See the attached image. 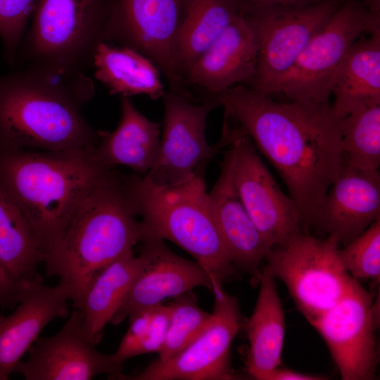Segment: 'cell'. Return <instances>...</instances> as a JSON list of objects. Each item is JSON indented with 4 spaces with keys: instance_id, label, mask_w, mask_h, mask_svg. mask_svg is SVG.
Returning a JSON list of instances; mask_svg holds the SVG:
<instances>
[{
    "instance_id": "cell-1",
    "label": "cell",
    "mask_w": 380,
    "mask_h": 380,
    "mask_svg": "<svg viewBox=\"0 0 380 380\" xmlns=\"http://www.w3.org/2000/svg\"><path fill=\"white\" fill-rule=\"evenodd\" d=\"M284 180L304 232L341 166V120L331 104L279 101L239 84L215 97Z\"/></svg>"
},
{
    "instance_id": "cell-2",
    "label": "cell",
    "mask_w": 380,
    "mask_h": 380,
    "mask_svg": "<svg viewBox=\"0 0 380 380\" xmlns=\"http://www.w3.org/2000/svg\"><path fill=\"white\" fill-rule=\"evenodd\" d=\"M94 91L84 72L25 65L0 75V151L94 148L99 130L81 112Z\"/></svg>"
},
{
    "instance_id": "cell-3",
    "label": "cell",
    "mask_w": 380,
    "mask_h": 380,
    "mask_svg": "<svg viewBox=\"0 0 380 380\" xmlns=\"http://www.w3.org/2000/svg\"><path fill=\"white\" fill-rule=\"evenodd\" d=\"M141 222L127 197L123 174L110 168L78 205L45 255L47 277L68 286L75 308L96 276L140 243Z\"/></svg>"
},
{
    "instance_id": "cell-4",
    "label": "cell",
    "mask_w": 380,
    "mask_h": 380,
    "mask_svg": "<svg viewBox=\"0 0 380 380\" xmlns=\"http://www.w3.org/2000/svg\"><path fill=\"white\" fill-rule=\"evenodd\" d=\"M94 148L0 151V189L27 219L44 258L82 199L112 168L96 160Z\"/></svg>"
},
{
    "instance_id": "cell-5",
    "label": "cell",
    "mask_w": 380,
    "mask_h": 380,
    "mask_svg": "<svg viewBox=\"0 0 380 380\" xmlns=\"http://www.w3.org/2000/svg\"><path fill=\"white\" fill-rule=\"evenodd\" d=\"M123 180L141 224V240L167 239L185 250L208 273L212 293L238 276L218 234L203 175L173 186L153 184L134 172L123 175Z\"/></svg>"
},
{
    "instance_id": "cell-6",
    "label": "cell",
    "mask_w": 380,
    "mask_h": 380,
    "mask_svg": "<svg viewBox=\"0 0 380 380\" xmlns=\"http://www.w3.org/2000/svg\"><path fill=\"white\" fill-rule=\"evenodd\" d=\"M112 1L37 0L15 64L84 72L103 42Z\"/></svg>"
},
{
    "instance_id": "cell-7",
    "label": "cell",
    "mask_w": 380,
    "mask_h": 380,
    "mask_svg": "<svg viewBox=\"0 0 380 380\" xmlns=\"http://www.w3.org/2000/svg\"><path fill=\"white\" fill-rule=\"evenodd\" d=\"M338 242L301 232L273 246L265 267L281 280L298 310L310 323L333 307L354 279L344 268Z\"/></svg>"
},
{
    "instance_id": "cell-8",
    "label": "cell",
    "mask_w": 380,
    "mask_h": 380,
    "mask_svg": "<svg viewBox=\"0 0 380 380\" xmlns=\"http://www.w3.org/2000/svg\"><path fill=\"white\" fill-rule=\"evenodd\" d=\"M380 31V15L362 0H345L298 57L272 97L328 103L337 71L351 46L364 34Z\"/></svg>"
},
{
    "instance_id": "cell-9",
    "label": "cell",
    "mask_w": 380,
    "mask_h": 380,
    "mask_svg": "<svg viewBox=\"0 0 380 380\" xmlns=\"http://www.w3.org/2000/svg\"><path fill=\"white\" fill-rule=\"evenodd\" d=\"M220 141L247 211L272 247L304 232L296 205L279 188L250 138L223 122Z\"/></svg>"
},
{
    "instance_id": "cell-10",
    "label": "cell",
    "mask_w": 380,
    "mask_h": 380,
    "mask_svg": "<svg viewBox=\"0 0 380 380\" xmlns=\"http://www.w3.org/2000/svg\"><path fill=\"white\" fill-rule=\"evenodd\" d=\"M185 0H113L103 42L142 53L159 68L169 91L192 96L176 58L177 37Z\"/></svg>"
},
{
    "instance_id": "cell-11",
    "label": "cell",
    "mask_w": 380,
    "mask_h": 380,
    "mask_svg": "<svg viewBox=\"0 0 380 380\" xmlns=\"http://www.w3.org/2000/svg\"><path fill=\"white\" fill-rule=\"evenodd\" d=\"M344 1L327 0L302 8L243 15L254 29L258 43L255 75L247 87L273 96L308 42Z\"/></svg>"
},
{
    "instance_id": "cell-12",
    "label": "cell",
    "mask_w": 380,
    "mask_h": 380,
    "mask_svg": "<svg viewBox=\"0 0 380 380\" xmlns=\"http://www.w3.org/2000/svg\"><path fill=\"white\" fill-rule=\"evenodd\" d=\"M164 117L158 158L144 175L153 184L173 186L203 175L208 163L221 150L210 146L205 137L207 118L218 105L213 98L197 100L166 91L163 96Z\"/></svg>"
},
{
    "instance_id": "cell-13",
    "label": "cell",
    "mask_w": 380,
    "mask_h": 380,
    "mask_svg": "<svg viewBox=\"0 0 380 380\" xmlns=\"http://www.w3.org/2000/svg\"><path fill=\"white\" fill-rule=\"evenodd\" d=\"M377 305L354 278L346 293L310 322L325 341L343 380H371L378 365Z\"/></svg>"
},
{
    "instance_id": "cell-14",
    "label": "cell",
    "mask_w": 380,
    "mask_h": 380,
    "mask_svg": "<svg viewBox=\"0 0 380 380\" xmlns=\"http://www.w3.org/2000/svg\"><path fill=\"white\" fill-rule=\"evenodd\" d=\"M214 306L210 319L200 335L181 352L164 362L158 360L139 374L118 379L131 380H227L236 376L230 365L232 341L238 334L242 316L236 298L223 288L213 293Z\"/></svg>"
},
{
    "instance_id": "cell-15",
    "label": "cell",
    "mask_w": 380,
    "mask_h": 380,
    "mask_svg": "<svg viewBox=\"0 0 380 380\" xmlns=\"http://www.w3.org/2000/svg\"><path fill=\"white\" fill-rule=\"evenodd\" d=\"M13 373L26 380H89L101 374L115 377L123 364L113 354L96 349L86 336L80 311L75 310L62 328L49 337L39 336Z\"/></svg>"
},
{
    "instance_id": "cell-16",
    "label": "cell",
    "mask_w": 380,
    "mask_h": 380,
    "mask_svg": "<svg viewBox=\"0 0 380 380\" xmlns=\"http://www.w3.org/2000/svg\"><path fill=\"white\" fill-rule=\"evenodd\" d=\"M380 219V173L341 165L310 227L346 246Z\"/></svg>"
},
{
    "instance_id": "cell-17",
    "label": "cell",
    "mask_w": 380,
    "mask_h": 380,
    "mask_svg": "<svg viewBox=\"0 0 380 380\" xmlns=\"http://www.w3.org/2000/svg\"><path fill=\"white\" fill-rule=\"evenodd\" d=\"M164 240L146 238L141 241L143 265L123 304L110 322L118 324L136 312L163 303L197 287L211 292L213 284L208 273L196 262L171 251Z\"/></svg>"
},
{
    "instance_id": "cell-18",
    "label": "cell",
    "mask_w": 380,
    "mask_h": 380,
    "mask_svg": "<svg viewBox=\"0 0 380 380\" xmlns=\"http://www.w3.org/2000/svg\"><path fill=\"white\" fill-rule=\"evenodd\" d=\"M258 57L255 32L241 13L191 65L185 85L189 89L198 88L203 97L213 99L234 86H249Z\"/></svg>"
},
{
    "instance_id": "cell-19",
    "label": "cell",
    "mask_w": 380,
    "mask_h": 380,
    "mask_svg": "<svg viewBox=\"0 0 380 380\" xmlns=\"http://www.w3.org/2000/svg\"><path fill=\"white\" fill-rule=\"evenodd\" d=\"M70 291L59 282L48 286L39 276L25 286L15 310L0 315V380H6L44 328L70 312Z\"/></svg>"
},
{
    "instance_id": "cell-20",
    "label": "cell",
    "mask_w": 380,
    "mask_h": 380,
    "mask_svg": "<svg viewBox=\"0 0 380 380\" xmlns=\"http://www.w3.org/2000/svg\"><path fill=\"white\" fill-rule=\"evenodd\" d=\"M213 219L231 261L258 283L262 263L272 248L264 239L242 202L224 158L219 177L208 192Z\"/></svg>"
},
{
    "instance_id": "cell-21",
    "label": "cell",
    "mask_w": 380,
    "mask_h": 380,
    "mask_svg": "<svg viewBox=\"0 0 380 380\" xmlns=\"http://www.w3.org/2000/svg\"><path fill=\"white\" fill-rule=\"evenodd\" d=\"M120 118L112 132L99 130V140L93 150L101 165H125L139 175L153 167L160 151V124L141 114L128 96H120Z\"/></svg>"
},
{
    "instance_id": "cell-22",
    "label": "cell",
    "mask_w": 380,
    "mask_h": 380,
    "mask_svg": "<svg viewBox=\"0 0 380 380\" xmlns=\"http://www.w3.org/2000/svg\"><path fill=\"white\" fill-rule=\"evenodd\" d=\"M275 279L262 267L255 305L246 325L249 342L246 367L257 380H264L281 365L286 324Z\"/></svg>"
},
{
    "instance_id": "cell-23",
    "label": "cell",
    "mask_w": 380,
    "mask_h": 380,
    "mask_svg": "<svg viewBox=\"0 0 380 380\" xmlns=\"http://www.w3.org/2000/svg\"><path fill=\"white\" fill-rule=\"evenodd\" d=\"M331 104L340 118L358 108L380 104V31L360 37L341 64Z\"/></svg>"
},
{
    "instance_id": "cell-24",
    "label": "cell",
    "mask_w": 380,
    "mask_h": 380,
    "mask_svg": "<svg viewBox=\"0 0 380 380\" xmlns=\"http://www.w3.org/2000/svg\"><path fill=\"white\" fill-rule=\"evenodd\" d=\"M142 265V256L129 251L102 270L90 284L77 309L93 344L102 339L105 327L123 304Z\"/></svg>"
},
{
    "instance_id": "cell-25",
    "label": "cell",
    "mask_w": 380,
    "mask_h": 380,
    "mask_svg": "<svg viewBox=\"0 0 380 380\" xmlns=\"http://www.w3.org/2000/svg\"><path fill=\"white\" fill-rule=\"evenodd\" d=\"M93 65L95 77L108 88L110 95L129 97L142 94L158 100L167 91L159 68L133 49L101 42Z\"/></svg>"
},
{
    "instance_id": "cell-26",
    "label": "cell",
    "mask_w": 380,
    "mask_h": 380,
    "mask_svg": "<svg viewBox=\"0 0 380 380\" xmlns=\"http://www.w3.org/2000/svg\"><path fill=\"white\" fill-rule=\"evenodd\" d=\"M240 14L232 0H185L176 42L184 82L194 62Z\"/></svg>"
},
{
    "instance_id": "cell-27",
    "label": "cell",
    "mask_w": 380,
    "mask_h": 380,
    "mask_svg": "<svg viewBox=\"0 0 380 380\" xmlns=\"http://www.w3.org/2000/svg\"><path fill=\"white\" fill-rule=\"evenodd\" d=\"M44 260L27 219L0 189V262L14 277L30 281L40 276L38 266Z\"/></svg>"
},
{
    "instance_id": "cell-28",
    "label": "cell",
    "mask_w": 380,
    "mask_h": 380,
    "mask_svg": "<svg viewBox=\"0 0 380 380\" xmlns=\"http://www.w3.org/2000/svg\"><path fill=\"white\" fill-rule=\"evenodd\" d=\"M341 165L363 170L380 166V104L352 111L341 120Z\"/></svg>"
},
{
    "instance_id": "cell-29",
    "label": "cell",
    "mask_w": 380,
    "mask_h": 380,
    "mask_svg": "<svg viewBox=\"0 0 380 380\" xmlns=\"http://www.w3.org/2000/svg\"><path fill=\"white\" fill-rule=\"evenodd\" d=\"M168 305L170 320L165 341L158 353L159 362L167 360L191 343L211 315L199 307L192 291L174 298Z\"/></svg>"
},
{
    "instance_id": "cell-30",
    "label": "cell",
    "mask_w": 380,
    "mask_h": 380,
    "mask_svg": "<svg viewBox=\"0 0 380 380\" xmlns=\"http://www.w3.org/2000/svg\"><path fill=\"white\" fill-rule=\"evenodd\" d=\"M341 261L348 274L357 280L380 278V219L343 248L339 249Z\"/></svg>"
},
{
    "instance_id": "cell-31",
    "label": "cell",
    "mask_w": 380,
    "mask_h": 380,
    "mask_svg": "<svg viewBox=\"0 0 380 380\" xmlns=\"http://www.w3.org/2000/svg\"><path fill=\"white\" fill-rule=\"evenodd\" d=\"M37 0H0V39L5 60L13 66Z\"/></svg>"
},
{
    "instance_id": "cell-32",
    "label": "cell",
    "mask_w": 380,
    "mask_h": 380,
    "mask_svg": "<svg viewBox=\"0 0 380 380\" xmlns=\"http://www.w3.org/2000/svg\"><path fill=\"white\" fill-rule=\"evenodd\" d=\"M170 320V306L163 303L153 307L146 330L137 345L134 356L155 353L160 350L165 339Z\"/></svg>"
},
{
    "instance_id": "cell-33",
    "label": "cell",
    "mask_w": 380,
    "mask_h": 380,
    "mask_svg": "<svg viewBox=\"0 0 380 380\" xmlns=\"http://www.w3.org/2000/svg\"><path fill=\"white\" fill-rule=\"evenodd\" d=\"M242 15L289 8H302L327 0H232Z\"/></svg>"
},
{
    "instance_id": "cell-34",
    "label": "cell",
    "mask_w": 380,
    "mask_h": 380,
    "mask_svg": "<svg viewBox=\"0 0 380 380\" xmlns=\"http://www.w3.org/2000/svg\"><path fill=\"white\" fill-rule=\"evenodd\" d=\"M29 281L14 277L0 262V306L18 304Z\"/></svg>"
},
{
    "instance_id": "cell-35",
    "label": "cell",
    "mask_w": 380,
    "mask_h": 380,
    "mask_svg": "<svg viewBox=\"0 0 380 380\" xmlns=\"http://www.w3.org/2000/svg\"><path fill=\"white\" fill-rule=\"evenodd\" d=\"M326 376L303 373L300 372L281 368V366L270 372L264 380H322Z\"/></svg>"
},
{
    "instance_id": "cell-36",
    "label": "cell",
    "mask_w": 380,
    "mask_h": 380,
    "mask_svg": "<svg viewBox=\"0 0 380 380\" xmlns=\"http://www.w3.org/2000/svg\"><path fill=\"white\" fill-rule=\"evenodd\" d=\"M365 6L373 13L380 15V0H362Z\"/></svg>"
}]
</instances>
